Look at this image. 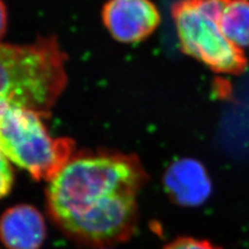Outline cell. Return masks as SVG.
<instances>
[{"mask_svg":"<svg viewBox=\"0 0 249 249\" xmlns=\"http://www.w3.org/2000/svg\"><path fill=\"white\" fill-rule=\"evenodd\" d=\"M164 249H220L210 243L209 241L194 239V238H181L169 243Z\"/></svg>","mask_w":249,"mask_h":249,"instance_id":"30bf717a","label":"cell"},{"mask_svg":"<svg viewBox=\"0 0 249 249\" xmlns=\"http://www.w3.org/2000/svg\"><path fill=\"white\" fill-rule=\"evenodd\" d=\"M101 18L109 35L124 44L146 40L161 22L160 12L152 0H107Z\"/></svg>","mask_w":249,"mask_h":249,"instance_id":"5b68a950","label":"cell"},{"mask_svg":"<svg viewBox=\"0 0 249 249\" xmlns=\"http://www.w3.org/2000/svg\"><path fill=\"white\" fill-rule=\"evenodd\" d=\"M7 20H9V15H7V7L3 0H0V43L5 36L7 30Z\"/></svg>","mask_w":249,"mask_h":249,"instance_id":"8fae6325","label":"cell"},{"mask_svg":"<svg viewBox=\"0 0 249 249\" xmlns=\"http://www.w3.org/2000/svg\"><path fill=\"white\" fill-rule=\"evenodd\" d=\"M225 0H178L171 15L182 51L212 71L238 75L247 58L243 49L230 42L218 23Z\"/></svg>","mask_w":249,"mask_h":249,"instance_id":"277c9868","label":"cell"},{"mask_svg":"<svg viewBox=\"0 0 249 249\" xmlns=\"http://www.w3.org/2000/svg\"><path fill=\"white\" fill-rule=\"evenodd\" d=\"M145 180L139 161L119 153L72 157L50 181L48 212L77 242L105 248L127 240L137 222V196Z\"/></svg>","mask_w":249,"mask_h":249,"instance_id":"6da1fadb","label":"cell"},{"mask_svg":"<svg viewBox=\"0 0 249 249\" xmlns=\"http://www.w3.org/2000/svg\"><path fill=\"white\" fill-rule=\"evenodd\" d=\"M218 23L230 42L241 49L249 47V0H225Z\"/></svg>","mask_w":249,"mask_h":249,"instance_id":"ba28073f","label":"cell"},{"mask_svg":"<svg viewBox=\"0 0 249 249\" xmlns=\"http://www.w3.org/2000/svg\"><path fill=\"white\" fill-rule=\"evenodd\" d=\"M45 115L11 107L0 121V150L36 181H51L73 157L74 143L53 138L43 123Z\"/></svg>","mask_w":249,"mask_h":249,"instance_id":"3957f363","label":"cell"},{"mask_svg":"<svg viewBox=\"0 0 249 249\" xmlns=\"http://www.w3.org/2000/svg\"><path fill=\"white\" fill-rule=\"evenodd\" d=\"M45 238V220L33 206H15L0 218V240L7 249H40Z\"/></svg>","mask_w":249,"mask_h":249,"instance_id":"8992f818","label":"cell"},{"mask_svg":"<svg viewBox=\"0 0 249 249\" xmlns=\"http://www.w3.org/2000/svg\"><path fill=\"white\" fill-rule=\"evenodd\" d=\"M14 184V173L7 157L0 150V198L10 193Z\"/></svg>","mask_w":249,"mask_h":249,"instance_id":"9c48e42d","label":"cell"},{"mask_svg":"<svg viewBox=\"0 0 249 249\" xmlns=\"http://www.w3.org/2000/svg\"><path fill=\"white\" fill-rule=\"evenodd\" d=\"M164 183L167 192L177 202L196 207L206 201L212 184L206 168L194 159H180L166 170Z\"/></svg>","mask_w":249,"mask_h":249,"instance_id":"52a82bcc","label":"cell"},{"mask_svg":"<svg viewBox=\"0 0 249 249\" xmlns=\"http://www.w3.org/2000/svg\"><path fill=\"white\" fill-rule=\"evenodd\" d=\"M66 61L56 36L22 45L0 43V121L11 107L48 116L66 89Z\"/></svg>","mask_w":249,"mask_h":249,"instance_id":"7a4b0ae2","label":"cell"}]
</instances>
